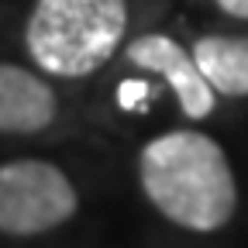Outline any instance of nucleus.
<instances>
[{"instance_id":"obj_3","label":"nucleus","mask_w":248,"mask_h":248,"mask_svg":"<svg viewBox=\"0 0 248 248\" xmlns=\"http://www.w3.org/2000/svg\"><path fill=\"white\" fill-rule=\"evenodd\" d=\"M79 207L76 186L45 159H14L0 166V234L31 238L55 231Z\"/></svg>"},{"instance_id":"obj_1","label":"nucleus","mask_w":248,"mask_h":248,"mask_svg":"<svg viewBox=\"0 0 248 248\" xmlns=\"http://www.w3.org/2000/svg\"><path fill=\"white\" fill-rule=\"evenodd\" d=\"M141 190L166 221L186 231L224 228L238 207V183L224 148L203 131H169L138 152Z\"/></svg>"},{"instance_id":"obj_2","label":"nucleus","mask_w":248,"mask_h":248,"mask_svg":"<svg viewBox=\"0 0 248 248\" xmlns=\"http://www.w3.org/2000/svg\"><path fill=\"white\" fill-rule=\"evenodd\" d=\"M128 31V0H35L24 24L31 62L59 79L93 76Z\"/></svg>"},{"instance_id":"obj_4","label":"nucleus","mask_w":248,"mask_h":248,"mask_svg":"<svg viewBox=\"0 0 248 248\" xmlns=\"http://www.w3.org/2000/svg\"><path fill=\"white\" fill-rule=\"evenodd\" d=\"M124 55H128L131 66L162 76L169 83V90L176 93L179 110L190 117V121L210 117L217 93L203 79L193 52H186L176 38H169V35H141V38L128 42V52H124Z\"/></svg>"},{"instance_id":"obj_6","label":"nucleus","mask_w":248,"mask_h":248,"mask_svg":"<svg viewBox=\"0 0 248 248\" xmlns=\"http://www.w3.org/2000/svg\"><path fill=\"white\" fill-rule=\"evenodd\" d=\"M193 59L221 97H248V38L241 35H207L193 45Z\"/></svg>"},{"instance_id":"obj_5","label":"nucleus","mask_w":248,"mask_h":248,"mask_svg":"<svg viewBox=\"0 0 248 248\" xmlns=\"http://www.w3.org/2000/svg\"><path fill=\"white\" fill-rule=\"evenodd\" d=\"M59 114L55 90L24 66L0 62V135L45 131Z\"/></svg>"},{"instance_id":"obj_7","label":"nucleus","mask_w":248,"mask_h":248,"mask_svg":"<svg viewBox=\"0 0 248 248\" xmlns=\"http://www.w3.org/2000/svg\"><path fill=\"white\" fill-rule=\"evenodd\" d=\"M217 7H221L224 14H231V17H241V21H248V0H214Z\"/></svg>"}]
</instances>
